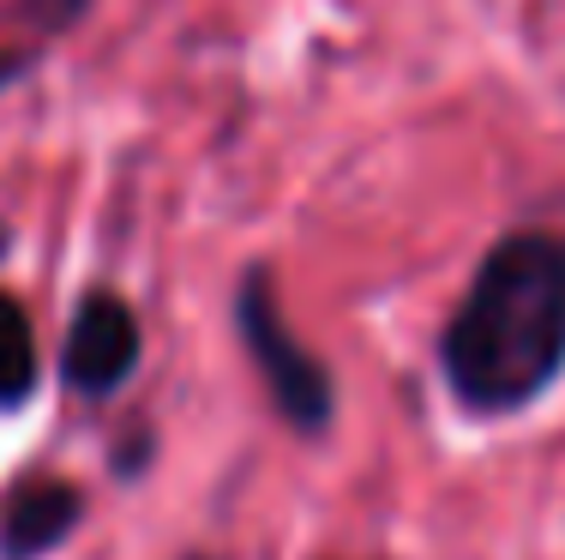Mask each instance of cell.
<instances>
[{"mask_svg": "<svg viewBox=\"0 0 565 560\" xmlns=\"http://www.w3.org/2000/svg\"><path fill=\"white\" fill-rule=\"evenodd\" d=\"M439 373L469 416H518L565 373V242L511 230L481 253L439 331Z\"/></svg>", "mask_w": 565, "mask_h": 560, "instance_id": "1", "label": "cell"}, {"mask_svg": "<svg viewBox=\"0 0 565 560\" xmlns=\"http://www.w3.org/2000/svg\"><path fill=\"white\" fill-rule=\"evenodd\" d=\"M235 331L253 356V373L265 380V398L295 434L319 440L338 416V380L326 373L313 350L289 331L282 302L271 289V265H247V277L235 284Z\"/></svg>", "mask_w": 565, "mask_h": 560, "instance_id": "2", "label": "cell"}, {"mask_svg": "<svg viewBox=\"0 0 565 560\" xmlns=\"http://www.w3.org/2000/svg\"><path fill=\"white\" fill-rule=\"evenodd\" d=\"M139 350H145V331H139V314L127 308V296L115 289H90L78 302L73 326H66V344H61V380L73 398H115L120 385L139 373Z\"/></svg>", "mask_w": 565, "mask_h": 560, "instance_id": "3", "label": "cell"}, {"mask_svg": "<svg viewBox=\"0 0 565 560\" xmlns=\"http://www.w3.org/2000/svg\"><path fill=\"white\" fill-rule=\"evenodd\" d=\"M85 525V488L66 476H31L0 506V560H43Z\"/></svg>", "mask_w": 565, "mask_h": 560, "instance_id": "4", "label": "cell"}, {"mask_svg": "<svg viewBox=\"0 0 565 560\" xmlns=\"http://www.w3.org/2000/svg\"><path fill=\"white\" fill-rule=\"evenodd\" d=\"M90 0H7L0 7V91L19 85L49 55L61 31H73Z\"/></svg>", "mask_w": 565, "mask_h": 560, "instance_id": "5", "label": "cell"}, {"mask_svg": "<svg viewBox=\"0 0 565 560\" xmlns=\"http://www.w3.org/2000/svg\"><path fill=\"white\" fill-rule=\"evenodd\" d=\"M36 380H43V362H36L31 314L19 308V296L0 289V416H12V410L31 404Z\"/></svg>", "mask_w": 565, "mask_h": 560, "instance_id": "6", "label": "cell"}, {"mask_svg": "<svg viewBox=\"0 0 565 560\" xmlns=\"http://www.w3.org/2000/svg\"><path fill=\"white\" fill-rule=\"evenodd\" d=\"M186 560H211V554H186Z\"/></svg>", "mask_w": 565, "mask_h": 560, "instance_id": "7", "label": "cell"}]
</instances>
